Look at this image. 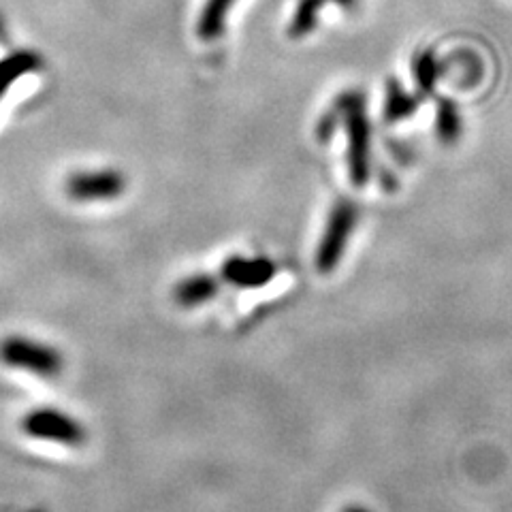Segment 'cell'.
Here are the masks:
<instances>
[{
  "label": "cell",
  "mask_w": 512,
  "mask_h": 512,
  "mask_svg": "<svg viewBox=\"0 0 512 512\" xmlns=\"http://www.w3.org/2000/svg\"><path fill=\"white\" fill-rule=\"evenodd\" d=\"M357 224H359V205L348 197L335 201L316 248V269L320 274H331V271L342 263Z\"/></svg>",
  "instance_id": "obj_1"
},
{
  "label": "cell",
  "mask_w": 512,
  "mask_h": 512,
  "mask_svg": "<svg viewBox=\"0 0 512 512\" xmlns=\"http://www.w3.org/2000/svg\"><path fill=\"white\" fill-rule=\"evenodd\" d=\"M340 116L348 133V171L355 186L370 180V122L359 94H346L340 99Z\"/></svg>",
  "instance_id": "obj_2"
},
{
  "label": "cell",
  "mask_w": 512,
  "mask_h": 512,
  "mask_svg": "<svg viewBox=\"0 0 512 512\" xmlns=\"http://www.w3.org/2000/svg\"><path fill=\"white\" fill-rule=\"evenodd\" d=\"M0 361L13 370H22L39 378H56L64 367L58 348L26 338V335H9L0 342Z\"/></svg>",
  "instance_id": "obj_3"
},
{
  "label": "cell",
  "mask_w": 512,
  "mask_h": 512,
  "mask_svg": "<svg viewBox=\"0 0 512 512\" xmlns=\"http://www.w3.org/2000/svg\"><path fill=\"white\" fill-rule=\"evenodd\" d=\"M22 429L30 438L56 442L69 448L84 446V442L88 440L86 427L79 423L75 416L58 408H37L28 412L22 421Z\"/></svg>",
  "instance_id": "obj_4"
},
{
  "label": "cell",
  "mask_w": 512,
  "mask_h": 512,
  "mask_svg": "<svg viewBox=\"0 0 512 512\" xmlns=\"http://www.w3.org/2000/svg\"><path fill=\"white\" fill-rule=\"evenodd\" d=\"M126 188V178L120 171H79L67 180V195L79 203L118 199Z\"/></svg>",
  "instance_id": "obj_5"
},
{
  "label": "cell",
  "mask_w": 512,
  "mask_h": 512,
  "mask_svg": "<svg viewBox=\"0 0 512 512\" xmlns=\"http://www.w3.org/2000/svg\"><path fill=\"white\" fill-rule=\"evenodd\" d=\"M222 280L235 288H261L278 276V265L267 256H231L222 265Z\"/></svg>",
  "instance_id": "obj_6"
},
{
  "label": "cell",
  "mask_w": 512,
  "mask_h": 512,
  "mask_svg": "<svg viewBox=\"0 0 512 512\" xmlns=\"http://www.w3.org/2000/svg\"><path fill=\"white\" fill-rule=\"evenodd\" d=\"M220 293V284L214 276L207 274H195L180 280L173 288V299L180 308L195 310L203 303L212 301Z\"/></svg>",
  "instance_id": "obj_7"
},
{
  "label": "cell",
  "mask_w": 512,
  "mask_h": 512,
  "mask_svg": "<svg viewBox=\"0 0 512 512\" xmlns=\"http://www.w3.org/2000/svg\"><path fill=\"white\" fill-rule=\"evenodd\" d=\"M233 3L235 0H207L197 24V32L203 41H216L218 37H222Z\"/></svg>",
  "instance_id": "obj_8"
},
{
  "label": "cell",
  "mask_w": 512,
  "mask_h": 512,
  "mask_svg": "<svg viewBox=\"0 0 512 512\" xmlns=\"http://www.w3.org/2000/svg\"><path fill=\"white\" fill-rule=\"evenodd\" d=\"M39 67V56L32 52H18L7 56L3 62H0V96H3L11 82L20 79L22 75L35 71Z\"/></svg>",
  "instance_id": "obj_9"
},
{
  "label": "cell",
  "mask_w": 512,
  "mask_h": 512,
  "mask_svg": "<svg viewBox=\"0 0 512 512\" xmlns=\"http://www.w3.org/2000/svg\"><path fill=\"white\" fill-rule=\"evenodd\" d=\"M320 5H323V0H303L299 9H297L293 26H291L293 37H303L306 32H310L314 28Z\"/></svg>",
  "instance_id": "obj_10"
},
{
  "label": "cell",
  "mask_w": 512,
  "mask_h": 512,
  "mask_svg": "<svg viewBox=\"0 0 512 512\" xmlns=\"http://www.w3.org/2000/svg\"><path fill=\"white\" fill-rule=\"evenodd\" d=\"M414 101L408 99L406 94L399 92L395 86L389 88V96H387V109H384V116H387V122H395V120H402L408 114L414 111Z\"/></svg>",
  "instance_id": "obj_11"
},
{
  "label": "cell",
  "mask_w": 512,
  "mask_h": 512,
  "mask_svg": "<svg viewBox=\"0 0 512 512\" xmlns=\"http://www.w3.org/2000/svg\"><path fill=\"white\" fill-rule=\"evenodd\" d=\"M416 73H419V79H421L423 88L431 90V82H434V62H431L429 56H425V58L421 60L419 71H416Z\"/></svg>",
  "instance_id": "obj_12"
},
{
  "label": "cell",
  "mask_w": 512,
  "mask_h": 512,
  "mask_svg": "<svg viewBox=\"0 0 512 512\" xmlns=\"http://www.w3.org/2000/svg\"><path fill=\"white\" fill-rule=\"evenodd\" d=\"M344 512H370V510L363 508V506H348Z\"/></svg>",
  "instance_id": "obj_13"
},
{
  "label": "cell",
  "mask_w": 512,
  "mask_h": 512,
  "mask_svg": "<svg viewBox=\"0 0 512 512\" xmlns=\"http://www.w3.org/2000/svg\"><path fill=\"white\" fill-rule=\"evenodd\" d=\"M335 3H340V5H344V7H350L352 3H355V0H335Z\"/></svg>",
  "instance_id": "obj_14"
},
{
  "label": "cell",
  "mask_w": 512,
  "mask_h": 512,
  "mask_svg": "<svg viewBox=\"0 0 512 512\" xmlns=\"http://www.w3.org/2000/svg\"><path fill=\"white\" fill-rule=\"evenodd\" d=\"M32 512H41V510H32Z\"/></svg>",
  "instance_id": "obj_15"
}]
</instances>
